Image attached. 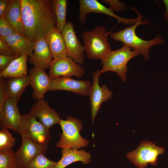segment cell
<instances>
[{"instance_id":"1","label":"cell","mask_w":168,"mask_h":168,"mask_svg":"<svg viewBox=\"0 0 168 168\" xmlns=\"http://www.w3.org/2000/svg\"><path fill=\"white\" fill-rule=\"evenodd\" d=\"M25 36L35 41L57 28L52 0H20Z\"/></svg>"},{"instance_id":"2","label":"cell","mask_w":168,"mask_h":168,"mask_svg":"<svg viewBox=\"0 0 168 168\" xmlns=\"http://www.w3.org/2000/svg\"><path fill=\"white\" fill-rule=\"evenodd\" d=\"M129 8L138 14L137 22L132 26L125 27L124 29L116 32L110 33V36L115 41L122 43L124 45L130 47L133 50L138 51L144 59H149V49L152 47L157 44H164V40L159 34L154 38L146 40L140 38L136 34V28L141 25H149V22L147 19L141 21L143 16L139 12L132 6Z\"/></svg>"},{"instance_id":"3","label":"cell","mask_w":168,"mask_h":168,"mask_svg":"<svg viewBox=\"0 0 168 168\" xmlns=\"http://www.w3.org/2000/svg\"><path fill=\"white\" fill-rule=\"evenodd\" d=\"M106 31L104 26H98L82 33L85 52L89 59L102 62L112 51L108 41L110 32Z\"/></svg>"},{"instance_id":"4","label":"cell","mask_w":168,"mask_h":168,"mask_svg":"<svg viewBox=\"0 0 168 168\" xmlns=\"http://www.w3.org/2000/svg\"><path fill=\"white\" fill-rule=\"evenodd\" d=\"M59 124L62 133L60 134L59 141L56 144V147H68L79 150L88 146L89 141L83 138L80 133L83 128L81 121L69 116L66 120L61 119Z\"/></svg>"},{"instance_id":"5","label":"cell","mask_w":168,"mask_h":168,"mask_svg":"<svg viewBox=\"0 0 168 168\" xmlns=\"http://www.w3.org/2000/svg\"><path fill=\"white\" fill-rule=\"evenodd\" d=\"M139 54L138 51L132 50L131 47L125 45L119 49L112 50L102 62V67L100 70L101 74L109 71L115 72L122 82H125L128 70L127 63L130 60Z\"/></svg>"},{"instance_id":"6","label":"cell","mask_w":168,"mask_h":168,"mask_svg":"<svg viewBox=\"0 0 168 168\" xmlns=\"http://www.w3.org/2000/svg\"><path fill=\"white\" fill-rule=\"evenodd\" d=\"M18 133L41 144H47L51 139L49 129L30 113L22 115Z\"/></svg>"},{"instance_id":"7","label":"cell","mask_w":168,"mask_h":168,"mask_svg":"<svg viewBox=\"0 0 168 168\" xmlns=\"http://www.w3.org/2000/svg\"><path fill=\"white\" fill-rule=\"evenodd\" d=\"M165 151L163 147L156 146L152 142L145 140L136 150L127 154L126 156L138 168H146L148 164L156 166L158 156Z\"/></svg>"},{"instance_id":"8","label":"cell","mask_w":168,"mask_h":168,"mask_svg":"<svg viewBox=\"0 0 168 168\" xmlns=\"http://www.w3.org/2000/svg\"><path fill=\"white\" fill-rule=\"evenodd\" d=\"M101 74L100 70H98L93 72L92 83L88 95L91 108L93 124L102 103L109 100L113 95L112 92L106 85L103 84L101 86H100L99 80Z\"/></svg>"},{"instance_id":"9","label":"cell","mask_w":168,"mask_h":168,"mask_svg":"<svg viewBox=\"0 0 168 168\" xmlns=\"http://www.w3.org/2000/svg\"><path fill=\"white\" fill-rule=\"evenodd\" d=\"M79 21L81 25L84 24L86 17L89 13L92 12L102 13L117 19L118 23L133 25L136 23L138 17L128 19L121 17L115 14L110 8H108L96 0H79Z\"/></svg>"},{"instance_id":"10","label":"cell","mask_w":168,"mask_h":168,"mask_svg":"<svg viewBox=\"0 0 168 168\" xmlns=\"http://www.w3.org/2000/svg\"><path fill=\"white\" fill-rule=\"evenodd\" d=\"M21 136V145L14 152V156L18 168H26L28 164L39 154H45L48 147L47 144L40 143Z\"/></svg>"},{"instance_id":"11","label":"cell","mask_w":168,"mask_h":168,"mask_svg":"<svg viewBox=\"0 0 168 168\" xmlns=\"http://www.w3.org/2000/svg\"><path fill=\"white\" fill-rule=\"evenodd\" d=\"M49 76L50 79L60 77L78 78L82 77L85 72L84 68L68 56L57 59H53L49 67Z\"/></svg>"},{"instance_id":"12","label":"cell","mask_w":168,"mask_h":168,"mask_svg":"<svg viewBox=\"0 0 168 168\" xmlns=\"http://www.w3.org/2000/svg\"><path fill=\"white\" fill-rule=\"evenodd\" d=\"M61 33L68 56L81 65L85 58L84 47L77 37L72 22H67Z\"/></svg>"},{"instance_id":"13","label":"cell","mask_w":168,"mask_h":168,"mask_svg":"<svg viewBox=\"0 0 168 168\" xmlns=\"http://www.w3.org/2000/svg\"><path fill=\"white\" fill-rule=\"evenodd\" d=\"M91 85L89 80H77L70 77H60L50 79L49 91L66 90L81 96H87Z\"/></svg>"},{"instance_id":"14","label":"cell","mask_w":168,"mask_h":168,"mask_svg":"<svg viewBox=\"0 0 168 168\" xmlns=\"http://www.w3.org/2000/svg\"><path fill=\"white\" fill-rule=\"evenodd\" d=\"M17 103L12 98H7L0 113V128L10 129L18 133L22 115L20 113Z\"/></svg>"},{"instance_id":"15","label":"cell","mask_w":168,"mask_h":168,"mask_svg":"<svg viewBox=\"0 0 168 168\" xmlns=\"http://www.w3.org/2000/svg\"><path fill=\"white\" fill-rule=\"evenodd\" d=\"M29 113L49 129L53 125L59 124L61 120L58 113L49 106L44 99L37 100Z\"/></svg>"},{"instance_id":"16","label":"cell","mask_w":168,"mask_h":168,"mask_svg":"<svg viewBox=\"0 0 168 168\" xmlns=\"http://www.w3.org/2000/svg\"><path fill=\"white\" fill-rule=\"evenodd\" d=\"M45 38H41L34 42L33 54L28 60L34 67L44 70L49 68L53 59Z\"/></svg>"},{"instance_id":"17","label":"cell","mask_w":168,"mask_h":168,"mask_svg":"<svg viewBox=\"0 0 168 168\" xmlns=\"http://www.w3.org/2000/svg\"><path fill=\"white\" fill-rule=\"evenodd\" d=\"M30 85L33 89V99H44L45 93L49 91L50 78L44 70L33 67L29 71Z\"/></svg>"},{"instance_id":"18","label":"cell","mask_w":168,"mask_h":168,"mask_svg":"<svg viewBox=\"0 0 168 168\" xmlns=\"http://www.w3.org/2000/svg\"><path fill=\"white\" fill-rule=\"evenodd\" d=\"M62 157L57 162L56 168H65L73 163L80 161L88 164L91 161V156L85 150H77L70 148H62Z\"/></svg>"},{"instance_id":"19","label":"cell","mask_w":168,"mask_h":168,"mask_svg":"<svg viewBox=\"0 0 168 168\" xmlns=\"http://www.w3.org/2000/svg\"><path fill=\"white\" fill-rule=\"evenodd\" d=\"M45 39L53 59L68 56L61 32L57 28L53 29L47 35Z\"/></svg>"},{"instance_id":"20","label":"cell","mask_w":168,"mask_h":168,"mask_svg":"<svg viewBox=\"0 0 168 168\" xmlns=\"http://www.w3.org/2000/svg\"><path fill=\"white\" fill-rule=\"evenodd\" d=\"M3 39L16 54L26 55L29 57L32 55L34 41L16 33Z\"/></svg>"},{"instance_id":"21","label":"cell","mask_w":168,"mask_h":168,"mask_svg":"<svg viewBox=\"0 0 168 168\" xmlns=\"http://www.w3.org/2000/svg\"><path fill=\"white\" fill-rule=\"evenodd\" d=\"M30 76L8 78L5 81L7 97L12 98L18 102L26 88L30 85Z\"/></svg>"},{"instance_id":"22","label":"cell","mask_w":168,"mask_h":168,"mask_svg":"<svg viewBox=\"0 0 168 168\" xmlns=\"http://www.w3.org/2000/svg\"><path fill=\"white\" fill-rule=\"evenodd\" d=\"M4 18L12 25L16 34L25 36L20 0L10 1Z\"/></svg>"},{"instance_id":"23","label":"cell","mask_w":168,"mask_h":168,"mask_svg":"<svg viewBox=\"0 0 168 168\" xmlns=\"http://www.w3.org/2000/svg\"><path fill=\"white\" fill-rule=\"evenodd\" d=\"M28 56L24 55L14 60L7 68L0 73V77L5 78L27 76Z\"/></svg>"},{"instance_id":"24","label":"cell","mask_w":168,"mask_h":168,"mask_svg":"<svg viewBox=\"0 0 168 168\" xmlns=\"http://www.w3.org/2000/svg\"><path fill=\"white\" fill-rule=\"evenodd\" d=\"M68 1L52 0L53 10L56 17L57 28L62 32L66 26Z\"/></svg>"},{"instance_id":"25","label":"cell","mask_w":168,"mask_h":168,"mask_svg":"<svg viewBox=\"0 0 168 168\" xmlns=\"http://www.w3.org/2000/svg\"><path fill=\"white\" fill-rule=\"evenodd\" d=\"M57 162L47 158L43 153H40L27 165L26 168H56Z\"/></svg>"},{"instance_id":"26","label":"cell","mask_w":168,"mask_h":168,"mask_svg":"<svg viewBox=\"0 0 168 168\" xmlns=\"http://www.w3.org/2000/svg\"><path fill=\"white\" fill-rule=\"evenodd\" d=\"M0 152L12 148L16 144V139L5 128H0Z\"/></svg>"},{"instance_id":"27","label":"cell","mask_w":168,"mask_h":168,"mask_svg":"<svg viewBox=\"0 0 168 168\" xmlns=\"http://www.w3.org/2000/svg\"><path fill=\"white\" fill-rule=\"evenodd\" d=\"M12 148L0 152V168H18Z\"/></svg>"},{"instance_id":"28","label":"cell","mask_w":168,"mask_h":168,"mask_svg":"<svg viewBox=\"0 0 168 168\" xmlns=\"http://www.w3.org/2000/svg\"><path fill=\"white\" fill-rule=\"evenodd\" d=\"M16 33L13 26L5 18H0V37L4 38Z\"/></svg>"},{"instance_id":"29","label":"cell","mask_w":168,"mask_h":168,"mask_svg":"<svg viewBox=\"0 0 168 168\" xmlns=\"http://www.w3.org/2000/svg\"><path fill=\"white\" fill-rule=\"evenodd\" d=\"M102 2L109 3L110 7L114 12H122L128 9L126 4L118 0H103Z\"/></svg>"},{"instance_id":"30","label":"cell","mask_w":168,"mask_h":168,"mask_svg":"<svg viewBox=\"0 0 168 168\" xmlns=\"http://www.w3.org/2000/svg\"><path fill=\"white\" fill-rule=\"evenodd\" d=\"M20 56L18 54L14 56L0 54V73L7 68L14 60Z\"/></svg>"},{"instance_id":"31","label":"cell","mask_w":168,"mask_h":168,"mask_svg":"<svg viewBox=\"0 0 168 168\" xmlns=\"http://www.w3.org/2000/svg\"><path fill=\"white\" fill-rule=\"evenodd\" d=\"M0 54L14 56L16 53L7 44L4 39L0 37Z\"/></svg>"},{"instance_id":"32","label":"cell","mask_w":168,"mask_h":168,"mask_svg":"<svg viewBox=\"0 0 168 168\" xmlns=\"http://www.w3.org/2000/svg\"><path fill=\"white\" fill-rule=\"evenodd\" d=\"M4 78L0 77V113L2 111L4 103L7 98L6 91Z\"/></svg>"},{"instance_id":"33","label":"cell","mask_w":168,"mask_h":168,"mask_svg":"<svg viewBox=\"0 0 168 168\" xmlns=\"http://www.w3.org/2000/svg\"><path fill=\"white\" fill-rule=\"evenodd\" d=\"M10 0H0V18H4Z\"/></svg>"},{"instance_id":"34","label":"cell","mask_w":168,"mask_h":168,"mask_svg":"<svg viewBox=\"0 0 168 168\" xmlns=\"http://www.w3.org/2000/svg\"><path fill=\"white\" fill-rule=\"evenodd\" d=\"M163 1L166 8L164 12V17L165 20L168 23V0H164Z\"/></svg>"}]
</instances>
